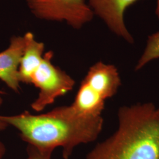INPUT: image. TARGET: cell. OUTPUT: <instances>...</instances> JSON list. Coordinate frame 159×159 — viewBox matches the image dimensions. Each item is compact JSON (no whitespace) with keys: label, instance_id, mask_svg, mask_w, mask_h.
I'll return each instance as SVG.
<instances>
[{"label":"cell","instance_id":"30bf717a","mask_svg":"<svg viewBox=\"0 0 159 159\" xmlns=\"http://www.w3.org/2000/svg\"><path fill=\"white\" fill-rule=\"evenodd\" d=\"M53 151L36 148L32 145L27 144V159H51Z\"/></svg>","mask_w":159,"mask_h":159},{"label":"cell","instance_id":"4fadbf2b","mask_svg":"<svg viewBox=\"0 0 159 159\" xmlns=\"http://www.w3.org/2000/svg\"><path fill=\"white\" fill-rule=\"evenodd\" d=\"M156 14L159 19V0H157V7L156 9Z\"/></svg>","mask_w":159,"mask_h":159},{"label":"cell","instance_id":"5b68a950","mask_svg":"<svg viewBox=\"0 0 159 159\" xmlns=\"http://www.w3.org/2000/svg\"><path fill=\"white\" fill-rule=\"evenodd\" d=\"M29 10L40 20L65 22L73 29H81L90 22L94 13L86 0H26Z\"/></svg>","mask_w":159,"mask_h":159},{"label":"cell","instance_id":"7c38bea8","mask_svg":"<svg viewBox=\"0 0 159 159\" xmlns=\"http://www.w3.org/2000/svg\"><path fill=\"white\" fill-rule=\"evenodd\" d=\"M8 126L9 125H8L6 123H4L2 121H0V131L6 130Z\"/></svg>","mask_w":159,"mask_h":159},{"label":"cell","instance_id":"8992f818","mask_svg":"<svg viewBox=\"0 0 159 159\" xmlns=\"http://www.w3.org/2000/svg\"><path fill=\"white\" fill-rule=\"evenodd\" d=\"M139 0H88L94 15L102 19L113 33L129 43L134 39L125 26L124 14L126 9Z\"/></svg>","mask_w":159,"mask_h":159},{"label":"cell","instance_id":"ba28073f","mask_svg":"<svg viewBox=\"0 0 159 159\" xmlns=\"http://www.w3.org/2000/svg\"><path fill=\"white\" fill-rule=\"evenodd\" d=\"M25 47L19 68L20 83L31 84V78L42 63L44 57V44L35 39L34 34L27 32L24 35Z\"/></svg>","mask_w":159,"mask_h":159},{"label":"cell","instance_id":"52a82bcc","mask_svg":"<svg viewBox=\"0 0 159 159\" xmlns=\"http://www.w3.org/2000/svg\"><path fill=\"white\" fill-rule=\"evenodd\" d=\"M25 47L24 36H12L10 44L0 52V80L12 90L18 93L20 81L18 68Z\"/></svg>","mask_w":159,"mask_h":159},{"label":"cell","instance_id":"9a60e30c","mask_svg":"<svg viewBox=\"0 0 159 159\" xmlns=\"http://www.w3.org/2000/svg\"><path fill=\"white\" fill-rule=\"evenodd\" d=\"M157 113L159 116V108H157Z\"/></svg>","mask_w":159,"mask_h":159},{"label":"cell","instance_id":"5bb4252c","mask_svg":"<svg viewBox=\"0 0 159 159\" xmlns=\"http://www.w3.org/2000/svg\"><path fill=\"white\" fill-rule=\"evenodd\" d=\"M2 102H3V99H2V97H0V107L2 106Z\"/></svg>","mask_w":159,"mask_h":159},{"label":"cell","instance_id":"8fae6325","mask_svg":"<svg viewBox=\"0 0 159 159\" xmlns=\"http://www.w3.org/2000/svg\"><path fill=\"white\" fill-rule=\"evenodd\" d=\"M6 153V148L4 144L0 141V159H3Z\"/></svg>","mask_w":159,"mask_h":159},{"label":"cell","instance_id":"9c48e42d","mask_svg":"<svg viewBox=\"0 0 159 159\" xmlns=\"http://www.w3.org/2000/svg\"><path fill=\"white\" fill-rule=\"evenodd\" d=\"M159 58V31L150 35L148 37L147 44L142 56L135 67L138 71L152 60Z\"/></svg>","mask_w":159,"mask_h":159},{"label":"cell","instance_id":"7a4b0ae2","mask_svg":"<svg viewBox=\"0 0 159 159\" xmlns=\"http://www.w3.org/2000/svg\"><path fill=\"white\" fill-rule=\"evenodd\" d=\"M119 127L85 159H159V116L152 102L123 106Z\"/></svg>","mask_w":159,"mask_h":159},{"label":"cell","instance_id":"277c9868","mask_svg":"<svg viewBox=\"0 0 159 159\" xmlns=\"http://www.w3.org/2000/svg\"><path fill=\"white\" fill-rule=\"evenodd\" d=\"M53 56L51 51L44 54L42 63L31 78V84L39 89L37 98L31 104L36 112L42 111L58 97L71 91L75 83L71 76L52 64Z\"/></svg>","mask_w":159,"mask_h":159},{"label":"cell","instance_id":"3957f363","mask_svg":"<svg viewBox=\"0 0 159 159\" xmlns=\"http://www.w3.org/2000/svg\"><path fill=\"white\" fill-rule=\"evenodd\" d=\"M121 84L116 67L98 61L89 68L70 107L76 115L84 118L102 117L106 100L117 93Z\"/></svg>","mask_w":159,"mask_h":159},{"label":"cell","instance_id":"6da1fadb","mask_svg":"<svg viewBox=\"0 0 159 159\" xmlns=\"http://www.w3.org/2000/svg\"><path fill=\"white\" fill-rule=\"evenodd\" d=\"M0 121L19 131L27 144L54 151L63 149L64 159H70L74 148L81 144L95 141L102 130L103 119H87L76 115L70 106L50 111L33 114L28 111L14 116H1Z\"/></svg>","mask_w":159,"mask_h":159}]
</instances>
